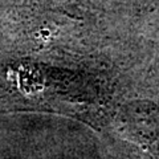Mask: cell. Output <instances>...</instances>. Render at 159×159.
<instances>
[{
  "instance_id": "6da1fadb",
  "label": "cell",
  "mask_w": 159,
  "mask_h": 159,
  "mask_svg": "<svg viewBox=\"0 0 159 159\" xmlns=\"http://www.w3.org/2000/svg\"><path fill=\"white\" fill-rule=\"evenodd\" d=\"M121 122L130 134L150 142L159 138V113L151 109H125Z\"/></svg>"
}]
</instances>
